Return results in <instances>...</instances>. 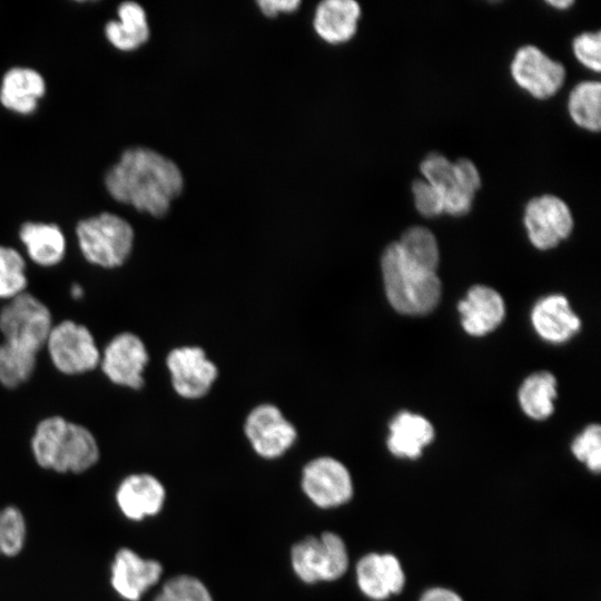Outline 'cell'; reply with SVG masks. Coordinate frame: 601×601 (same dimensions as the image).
Segmentation results:
<instances>
[{
  "mask_svg": "<svg viewBox=\"0 0 601 601\" xmlns=\"http://www.w3.org/2000/svg\"><path fill=\"white\" fill-rule=\"evenodd\" d=\"M457 308L464 331L472 336H483L494 331L505 315L502 296L484 285L471 287Z\"/></svg>",
  "mask_w": 601,
  "mask_h": 601,
  "instance_id": "e0dca14e",
  "label": "cell"
},
{
  "mask_svg": "<svg viewBox=\"0 0 601 601\" xmlns=\"http://www.w3.org/2000/svg\"><path fill=\"white\" fill-rule=\"evenodd\" d=\"M53 324L48 305L28 290L0 308L2 341L36 353L43 349Z\"/></svg>",
  "mask_w": 601,
  "mask_h": 601,
  "instance_id": "8992f818",
  "label": "cell"
},
{
  "mask_svg": "<svg viewBox=\"0 0 601 601\" xmlns=\"http://www.w3.org/2000/svg\"><path fill=\"white\" fill-rule=\"evenodd\" d=\"M19 238L28 258L40 267H55L66 256L67 240L57 224L27 221L19 229Z\"/></svg>",
  "mask_w": 601,
  "mask_h": 601,
  "instance_id": "ffe728a7",
  "label": "cell"
},
{
  "mask_svg": "<svg viewBox=\"0 0 601 601\" xmlns=\"http://www.w3.org/2000/svg\"><path fill=\"white\" fill-rule=\"evenodd\" d=\"M381 265L386 296L395 311L416 316L436 307L441 298L436 272L407 258L396 242L385 248Z\"/></svg>",
  "mask_w": 601,
  "mask_h": 601,
  "instance_id": "3957f363",
  "label": "cell"
},
{
  "mask_svg": "<svg viewBox=\"0 0 601 601\" xmlns=\"http://www.w3.org/2000/svg\"><path fill=\"white\" fill-rule=\"evenodd\" d=\"M257 3L264 14L274 17L278 12L294 11L300 2L297 0H259Z\"/></svg>",
  "mask_w": 601,
  "mask_h": 601,
  "instance_id": "d590c367",
  "label": "cell"
},
{
  "mask_svg": "<svg viewBox=\"0 0 601 601\" xmlns=\"http://www.w3.org/2000/svg\"><path fill=\"white\" fill-rule=\"evenodd\" d=\"M573 455L583 462L587 467L599 473L601 470V427L598 424L589 425L572 444Z\"/></svg>",
  "mask_w": 601,
  "mask_h": 601,
  "instance_id": "1f68e13d",
  "label": "cell"
},
{
  "mask_svg": "<svg viewBox=\"0 0 601 601\" xmlns=\"http://www.w3.org/2000/svg\"><path fill=\"white\" fill-rule=\"evenodd\" d=\"M175 391L186 398L204 396L217 377V368L200 347H178L167 356Z\"/></svg>",
  "mask_w": 601,
  "mask_h": 601,
  "instance_id": "4fadbf2b",
  "label": "cell"
},
{
  "mask_svg": "<svg viewBox=\"0 0 601 601\" xmlns=\"http://www.w3.org/2000/svg\"><path fill=\"white\" fill-rule=\"evenodd\" d=\"M110 572L112 589L127 601H139L159 581L162 566L156 560L144 559L131 549L122 548L115 554Z\"/></svg>",
  "mask_w": 601,
  "mask_h": 601,
  "instance_id": "5bb4252c",
  "label": "cell"
},
{
  "mask_svg": "<svg viewBox=\"0 0 601 601\" xmlns=\"http://www.w3.org/2000/svg\"><path fill=\"white\" fill-rule=\"evenodd\" d=\"M575 58L587 68L599 72L601 69V35L597 32H583L577 36L572 42Z\"/></svg>",
  "mask_w": 601,
  "mask_h": 601,
  "instance_id": "d6a6232c",
  "label": "cell"
},
{
  "mask_svg": "<svg viewBox=\"0 0 601 601\" xmlns=\"http://www.w3.org/2000/svg\"><path fill=\"white\" fill-rule=\"evenodd\" d=\"M245 433L256 453L266 459L284 454L297 435L295 427L272 404L259 405L249 413Z\"/></svg>",
  "mask_w": 601,
  "mask_h": 601,
  "instance_id": "7c38bea8",
  "label": "cell"
},
{
  "mask_svg": "<svg viewBox=\"0 0 601 601\" xmlns=\"http://www.w3.org/2000/svg\"><path fill=\"white\" fill-rule=\"evenodd\" d=\"M165 496V489L159 480L147 473L126 476L116 491L119 510L132 521L156 515L164 505Z\"/></svg>",
  "mask_w": 601,
  "mask_h": 601,
  "instance_id": "2e32d148",
  "label": "cell"
},
{
  "mask_svg": "<svg viewBox=\"0 0 601 601\" xmlns=\"http://www.w3.org/2000/svg\"><path fill=\"white\" fill-rule=\"evenodd\" d=\"M105 186L115 200L160 217L181 193L184 179L169 158L146 147H132L106 173Z\"/></svg>",
  "mask_w": 601,
  "mask_h": 601,
  "instance_id": "6da1fadb",
  "label": "cell"
},
{
  "mask_svg": "<svg viewBox=\"0 0 601 601\" xmlns=\"http://www.w3.org/2000/svg\"><path fill=\"white\" fill-rule=\"evenodd\" d=\"M83 288L81 287L80 284H73L71 287H70V295L73 299L78 300L80 298L83 297Z\"/></svg>",
  "mask_w": 601,
  "mask_h": 601,
  "instance_id": "74e56055",
  "label": "cell"
},
{
  "mask_svg": "<svg viewBox=\"0 0 601 601\" xmlns=\"http://www.w3.org/2000/svg\"><path fill=\"white\" fill-rule=\"evenodd\" d=\"M511 75L514 81L538 99L554 96L565 79L562 63L551 59L533 45L522 46L516 50L511 62Z\"/></svg>",
  "mask_w": 601,
  "mask_h": 601,
  "instance_id": "30bf717a",
  "label": "cell"
},
{
  "mask_svg": "<svg viewBox=\"0 0 601 601\" xmlns=\"http://www.w3.org/2000/svg\"><path fill=\"white\" fill-rule=\"evenodd\" d=\"M433 439V425L425 417L401 412L390 424L387 447L397 457L414 460Z\"/></svg>",
  "mask_w": 601,
  "mask_h": 601,
  "instance_id": "7402d4cb",
  "label": "cell"
},
{
  "mask_svg": "<svg viewBox=\"0 0 601 601\" xmlns=\"http://www.w3.org/2000/svg\"><path fill=\"white\" fill-rule=\"evenodd\" d=\"M45 91V79L37 70L13 67L2 78L0 102L13 112L29 115L37 109L38 101Z\"/></svg>",
  "mask_w": 601,
  "mask_h": 601,
  "instance_id": "44dd1931",
  "label": "cell"
},
{
  "mask_svg": "<svg viewBox=\"0 0 601 601\" xmlns=\"http://www.w3.org/2000/svg\"><path fill=\"white\" fill-rule=\"evenodd\" d=\"M30 449L36 463L57 473H82L99 460L95 434L85 425L55 414L35 426Z\"/></svg>",
  "mask_w": 601,
  "mask_h": 601,
  "instance_id": "7a4b0ae2",
  "label": "cell"
},
{
  "mask_svg": "<svg viewBox=\"0 0 601 601\" xmlns=\"http://www.w3.org/2000/svg\"><path fill=\"white\" fill-rule=\"evenodd\" d=\"M27 263L16 248L0 245V299L9 300L27 292Z\"/></svg>",
  "mask_w": 601,
  "mask_h": 601,
  "instance_id": "f1b7e54d",
  "label": "cell"
},
{
  "mask_svg": "<svg viewBox=\"0 0 601 601\" xmlns=\"http://www.w3.org/2000/svg\"><path fill=\"white\" fill-rule=\"evenodd\" d=\"M556 397V380L549 372H538L524 380L519 390V402L531 418L544 420L553 412Z\"/></svg>",
  "mask_w": 601,
  "mask_h": 601,
  "instance_id": "d4e9b609",
  "label": "cell"
},
{
  "mask_svg": "<svg viewBox=\"0 0 601 601\" xmlns=\"http://www.w3.org/2000/svg\"><path fill=\"white\" fill-rule=\"evenodd\" d=\"M416 210L425 217H435L444 213L441 193L424 179H416L412 185Z\"/></svg>",
  "mask_w": 601,
  "mask_h": 601,
  "instance_id": "836d02e7",
  "label": "cell"
},
{
  "mask_svg": "<svg viewBox=\"0 0 601 601\" xmlns=\"http://www.w3.org/2000/svg\"><path fill=\"white\" fill-rule=\"evenodd\" d=\"M523 220L530 242L543 250L559 245L573 229L569 206L554 195L532 198L525 206Z\"/></svg>",
  "mask_w": 601,
  "mask_h": 601,
  "instance_id": "9c48e42d",
  "label": "cell"
},
{
  "mask_svg": "<svg viewBox=\"0 0 601 601\" xmlns=\"http://www.w3.org/2000/svg\"><path fill=\"white\" fill-rule=\"evenodd\" d=\"M149 355L141 338L131 332H120L105 344L100 354L99 370L114 385L140 390Z\"/></svg>",
  "mask_w": 601,
  "mask_h": 601,
  "instance_id": "ba28073f",
  "label": "cell"
},
{
  "mask_svg": "<svg viewBox=\"0 0 601 601\" xmlns=\"http://www.w3.org/2000/svg\"><path fill=\"white\" fill-rule=\"evenodd\" d=\"M531 322L543 339L554 344L570 339L581 327L580 318L572 312L568 299L556 294L535 304Z\"/></svg>",
  "mask_w": 601,
  "mask_h": 601,
  "instance_id": "d6986e66",
  "label": "cell"
},
{
  "mask_svg": "<svg viewBox=\"0 0 601 601\" xmlns=\"http://www.w3.org/2000/svg\"><path fill=\"white\" fill-rule=\"evenodd\" d=\"M418 601H463L462 598L454 591L446 588L427 589Z\"/></svg>",
  "mask_w": 601,
  "mask_h": 601,
  "instance_id": "8d00e7d4",
  "label": "cell"
},
{
  "mask_svg": "<svg viewBox=\"0 0 601 601\" xmlns=\"http://www.w3.org/2000/svg\"><path fill=\"white\" fill-rule=\"evenodd\" d=\"M396 243L407 258L428 270L436 272L440 252L436 238L430 229L422 226L410 227Z\"/></svg>",
  "mask_w": 601,
  "mask_h": 601,
  "instance_id": "83f0119b",
  "label": "cell"
},
{
  "mask_svg": "<svg viewBox=\"0 0 601 601\" xmlns=\"http://www.w3.org/2000/svg\"><path fill=\"white\" fill-rule=\"evenodd\" d=\"M38 353L18 345L0 343V385L16 390L32 377L36 372Z\"/></svg>",
  "mask_w": 601,
  "mask_h": 601,
  "instance_id": "484cf974",
  "label": "cell"
},
{
  "mask_svg": "<svg viewBox=\"0 0 601 601\" xmlns=\"http://www.w3.org/2000/svg\"><path fill=\"white\" fill-rule=\"evenodd\" d=\"M76 237L82 257L90 265L114 269L129 258L135 233L129 221L105 211L81 219L76 226Z\"/></svg>",
  "mask_w": 601,
  "mask_h": 601,
  "instance_id": "277c9868",
  "label": "cell"
},
{
  "mask_svg": "<svg viewBox=\"0 0 601 601\" xmlns=\"http://www.w3.org/2000/svg\"><path fill=\"white\" fill-rule=\"evenodd\" d=\"M423 179L436 188L444 201V213L462 216L470 211L474 195L459 183L454 162L437 152H431L420 166Z\"/></svg>",
  "mask_w": 601,
  "mask_h": 601,
  "instance_id": "ac0fdd59",
  "label": "cell"
},
{
  "mask_svg": "<svg viewBox=\"0 0 601 601\" xmlns=\"http://www.w3.org/2000/svg\"><path fill=\"white\" fill-rule=\"evenodd\" d=\"M26 521L22 512L13 505L0 510V554L16 556L26 542Z\"/></svg>",
  "mask_w": 601,
  "mask_h": 601,
  "instance_id": "f546056e",
  "label": "cell"
},
{
  "mask_svg": "<svg viewBox=\"0 0 601 601\" xmlns=\"http://www.w3.org/2000/svg\"><path fill=\"white\" fill-rule=\"evenodd\" d=\"M154 601H213L204 583L190 575L169 579Z\"/></svg>",
  "mask_w": 601,
  "mask_h": 601,
  "instance_id": "4dcf8cb0",
  "label": "cell"
},
{
  "mask_svg": "<svg viewBox=\"0 0 601 601\" xmlns=\"http://www.w3.org/2000/svg\"><path fill=\"white\" fill-rule=\"evenodd\" d=\"M290 559L295 573L306 583L337 580L348 568L346 545L332 532L297 542L292 548Z\"/></svg>",
  "mask_w": 601,
  "mask_h": 601,
  "instance_id": "52a82bcc",
  "label": "cell"
},
{
  "mask_svg": "<svg viewBox=\"0 0 601 601\" xmlns=\"http://www.w3.org/2000/svg\"><path fill=\"white\" fill-rule=\"evenodd\" d=\"M119 20L105 26L108 41L118 50L131 51L149 38V27L144 8L134 1L122 2L117 10Z\"/></svg>",
  "mask_w": 601,
  "mask_h": 601,
  "instance_id": "cb8c5ba5",
  "label": "cell"
},
{
  "mask_svg": "<svg viewBox=\"0 0 601 601\" xmlns=\"http://www.w3.org/2000/svg\"><path fill=\"white\" fill-rule=\"evenodd\" d=\"M302 487L315 505L324 509L339 506L353 495L348 470L343 463L328 456L315 459L305 465Z\"/></svg>",
  "mask_w": 601,
  "mask_h": 601,
  "instance_id": "8fae6325",
  "label": "cell"
},
{
  "mask_svg": "<svg viewBox=\"0 0 601 601\" xmlns=\"http://www.w3.org/2000/svg\"><path fill=\"white\" fill-rule=\"evenodd\" d=\"M459 183L463 189L475 195L481 186V176L476 166L470 159H459L454 162Z\"/></svg>",
  "mask_w": 601,
  "mask_h": 601,
  "instance_id": "e575fe53",
  "label": "cell"
},
{
  "mask_svg": "<svg viewBox=\"0 0 601 601\" xmlns=\"http://www.w3.org/2000/svg\"><path fill=\"white\" fill-rule=\"evenodd\" d=\"M549 4L556 9H566L573 4L572 0H550Z\"/></svg>",
  "mask_w": 601,
  "mask_h": 601,
  "instance_id": "f35d334b",
  "label": "cell"
},
{
  "mask_svg": "<svg viewBox=\"0 0 601 601\" xmlns=\"http://www.w3.org/2000/svg\"><path fill=\"white\" fill-rule=\"evenodd\" d=\"M51 365L66 376H78L99 367L101 348L89 327L73 319L55 323L45 347Z\"/></svg>",
  "mask_w": 601,
  "mask_h": 601,
  "instance_id": "5b68a950",
  "label": "cell"
},
{
  "mask_svg": "<svg viewBox=\"0 0 601 601\" xmlns=\"http://www.w3.org/2000/svg\"><path fill=\"white\" fill-rule=\"evenodd\" d=\"M599 81L579 82L570 92L568 111L572 120L579 127L598 131L601 126Z\"/></svg>",
  "mask_w": 601,
  "mask_h": 601,
  "instance_id": "4316f807",
  "label": "cell"
},
{
  "mask_svg": "<svg viewBox=\"0 0 601 601\" xmlns=\"http://www.w3.org/2000/svg\"><path fill=\"white\" fill-rule=\"evenodd\" d=\"M361 7L353 0H325L315 11L314 28L329 43H342L356 32Z\"/></svg>",
  "mask_w": 601,
  "mask_h": 601,
  "instance_id": "603a6c76",
  "label": "cell"
},
{
  "mask_svg": "<svg viewBox=\"0 0 601 601\" xmlns=\"http://www.w3.org/2000/svg\"><path fill=\"white\" fill-rule=\"evenodd\" d=\"M356 580L363 594L382 601L403 590L405 573L395 555L368 553L356 564Z\"/></svg>",
  "mask_w": 601,
  "mask_h": 601,
  "instance_id": "9a60e30c",
  "label": "cell"
}]
</instances>
